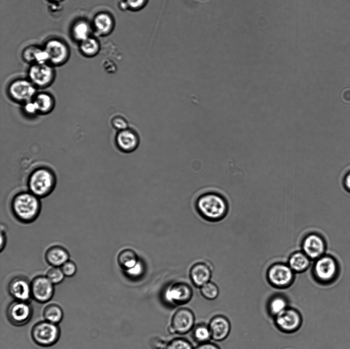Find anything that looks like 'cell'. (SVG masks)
Listing matches in <instances>:
<instances>
[{
	"instance_id": "1",
	"label": "cell",
	"mask_w": 350,
	"mask_h": 349,
	"mask_svg": "<svg viewBox=\"0 0 350 349\" xmlns=\"http://www.w3.org/2000/svg\"><path fill=\"white\" fill-rule=\"evenodd\" d=\"M40 198L29 191L16 194L11 202V209L16 219L23 223L34 222L41 211Z\"/></svg>"
},
{
	"instance_id": "2",
	"label": "cell",
	"mask_w": 350,
	"mask_h": 349,
	"mask_svg": "<svg viewBox=\"0 0 350 349\" xmlns=\"http://www.w3.org/2000/svg\"><path fill=\"white\" fill-rule=\"evenodd\" d=\"M56 184L54 173L46 167L34 169L30 174L27 181L29 191L39 198L48 196L54 189Z\"/></svg>"
},
{
	"instance_id": "3",
	"label": "cell",
	"mask_w": 350,
	"mask_h": 349,
	"mask_svg": "<svg viewBox=\"0 0 350 349\" xmlns=\"http://www.w3.org/2000/svg\"><path fill=\"white\" fill-rule=\"evenodd\" d=\"M200 214L210 221H217L227 213L228 206L225 200L215 193H206L200 195L196 202Z\"/></svg>"
},
{
	"instance_id": "4",
	"label": "cell",
	"mask_w": 350,
	"mask_h": 349,
	"mask_svg": "<svg viewBox=\"0 0 350 349\" xmlns=\"http://www.w3.org/2000/svg\"><path fill=\"white\" fill-rule=\"evenodd\" d=\"M313 273L318 283L329 285L338 279L340 274L339 265L333 256L325 254L316 259Z\"/></svg>"
},
{
	"instance_id": "5",
	"label": "cell",
	"mask_w": 350,
	"mask_h": 349,
	"mask_svg": "<svg viewBox=\"0 0 350 349\" xmlns=\"http://www.w3.org/2000/svg\"><path fill=\"white\" fill-rule=\"evenodd\" d=\"M31 337L38 345L50 346L54 344L60 336V330L56 324L48 321L36 323L31 330Z\"/></svg>"
},
{
	"instance_id": "6",
	"label": "cell",
	"mask_w": 350,
	"mask_h": 349,
	"mask_svg": "<svg viewBox=\"0 0 350 349\" xmlns=\"http://www.w3.org/2000/svg\"><path fill=\"white\" fill-rule=\"evenodd\" d=\"M193 312L188 308H180L173 314L168 328L171 334L184 335L192 331L195 325Z\"/></svg>"
},
{
	"instance_id": "7",
	"label": "cell",
	"mask_w": 350,
	"mask_h": 349,
	"mask_svg": "<svg viewBox=\"0 0 350 349\" xmlns=\"http://www.w3.org/2000/svg\"><path fill=\"white\" fill-rule=\"evenodd\" d=\"M193 289L188 283L177 282L169 286L163 292L164 301L172 306L187 303L192 299Z\"/></svg>"
},
{
	"instance_id": "8",
	"label": "cell",
	"mask_w": 350,
	"mask_h": 349,
	"mask_svg": "<svg viewBox=\"0 0 350 349\" xmlns=\"http://www.w3.org/2000/svg\"><path fill=\"white\" fill-rule=\"evenodd\" d=\"M36 88L29 80L21 79L12 81L8 86V92L13 101L25 104L35 97Z\"/></svg>"
},
{
	"instance_id": "9",
	"label": "cell",
	"mask_w": 350,
	"mask_h": 349,
	"mask_svg": "<svg viewBox=\"0 0 350 349\" xmlns=\"http://www.w3.org/2000/svg\"><path fill=\"white\" fill-rule=\"evenodd\" d=\"M294 273L288 265L278 263L272 265L269 269L267 277L274 287L285 288L292 283L294 278Z\"/></svg>"
},
{
	"instance_id": "10",
	"label": "cell",
	"mask_w": 350,
	"mask_h": 349,
	"mask_svg": "<svg viewBox=\"0 0 350 349\" xmlns=\"http://www.w3.org/2000/svg\"><path fill=\"white\" fill-rule=\"evenodd\" d=\"M6 313L11 324L22 326L29 321L33 312L32 308L28 302L16 300L9 305Z\"/></svg>"
},
{
	"instance_id": "11",
	"label": "cell",
	"mask_w": 350,
	"mask_h": 349,
	"mask_svg": "<svg viewBox=\"0 0 350 349\" xmlns=\"http://www.w3.org/2000/svg\"><path fill=\"white\" fill-rule=\"evenodd\" d=\"M275 322L277 327L282 332L293 333L301 326L302 317L297 310L287 307L275 317Z\"/></svg>"
},
{
	"instance_id": "12",
	"label": "cell",
	"mask_w": 350,
	"mask_h": 349,
	"mask_svg": "<svg viewBox=\"0 0 350 349\" xmlns=\"http://www.w3.org/2000/svg\"><path fill=\"white\" fill-rule=\"evenodd\" d=\"M29 80L38 88H46L50 86L54 79L53 69L46 64L36 63L29 70Z\"/></svg>"
},
{
	"instance_id": "13",
	"label": "cell",
	"mask_w": 350,
	"mask_h": 349,
	"mask_svg": "<svg viewBox=\"0 0 350 349\" xmlns=\"http://www.w3.org/2000/svg\"><path fill=\"white\" fill-rule=\"evenodd\" d=\"M54 284L44 276L35 277L31 283V295L39 302L49 301L54 294Z\"/></svg>"
},
{
	"instance_id": "14",
	"label": "cell",
	"mask_w": 350,
	"mask_h": 349,
	"mask_svg": "<svg viewBox=\"0 0 350 349\" xmlns=\"http://www.w3.org/2000/svg\"><path fill=\"white\" fill-rule=\"evenodd\" d=\"M303 252L311 259H316L325 254L326 243L324 238L317 233H310L303 239Z\"/></svg>"
},
{
	"instance_id": "15",
	"label": "cell",
	"mask_w": 350,
	"mask_h": 349,
	"mask_svg": "<svg viewBox=\"0 0 350 349\" xmlns=\"http://www.w3.org/2000/svg\"><path fill=\"white\" fill-rule=\"evenodd\" d=\"M115 143L120 151L129 153L134 151L138 147L139 137L134 129L128 127L118 131L115 137Z\"/></svg>"
},
{
	"instance_id": "16",
	"label": "cell",
	"mask_w": 350,
	"mask_h": 349,
	"mask_svg": "<svg viewBox=\"0 0 350 349\" xmlns=\"http://www.w3.org/2000/svg\"><path fill=\"white\" fill-rule=\"evenodd\" d=\"M8 291L17 300L28 302L32 296L31 283L22 276L15 277L10 280L8 285Z\"/></svg>"
},
{
	"instance_id": "17",
	"label": "cell",
	"mask_w": 350,
	"mask_h": 349,
	"mask_svg": "<svg viewBox=\"0 0 350 349\" xmlns=\"http://www.w3.org/2000/svg\"><path fill=\"white\" fill-rule=\"evenodd\" d=\"M212 339L215 341H221L229 335L231 323L225 316L218 315L213 316L208 324Z\"/></svg>"
},
{
	"instance_id": "18",
	"label": "cell",
	"mask_w": 350,
	"mask_h": 349,
	"mask_svg": "<svg viewBox=\"0 0 350 349\" xmlns=\"http://www.w3.org/2000/svg\"><path fill=\"white\" fill-rule=\"evenodd\" d=\"M212 271L209 265L205 262L195 263L190 268L189 276L193 285L200 288L210 281Z\"/></svg>"
},
{
	"instance_id": "19",
	"label": "cell",
	"mask_w": 350,
	"mask_h": 349,
	"mask_svg": "<svg viewBox=\"0 0 350 349\" xmlns=\"http://www.w3.org/2000/svg\"><path fill=\"white\" fill-rule=\"evenodd\" d=\"M45 50L48 54L49 61L55 64L65 61L68 55V50L65 45L56 40L48 41Z\"/></svg>"
},
{
	"instance_id": "20",
	"label": "cell",
	"mask_w": 350,
	"mask_h": 349,
	"mask_svg": "<svg viewBox=\"0 0 350 349\" xmlns=\"http://www.w3.org/2000/svg\"><path fill=\"white\" fill-rule=\"evenodd\" d=\"M45 257L47 263L52 267H60L69 260V253L67 249L60 246H53L46 251Z\"/></svg>"
},
{
	"instance_id": "21",
	"label": "cell",
	"mask_w": 350,
	"mask_h": 349,
	"mask_svg": "<svg viewBox=\"0 0 350 349\" xmlns=\"http://www.w3.org/2000/svg\"><path fill=\"white\" fill-rule=\"evenodd\" d=\"M37 113L46 114L50 113L54 108L55 101L50 94L42 92L37 93L32 99Z\"/></svg>"
},
{
	"instance_id": "22",
	"label": "cell",
	"mask_w": 350,
	"mask_h": 349,
	"mask_svg": "<svg viewBox=\"0 0 350 349\" xmlns=\"http://www.w3.org/2000/svg\"><path fill=\"white\" fill-rule=\"evenodd\" d=\"M311 260L303 251H297L290 256L287 265L294 272L299 273L308 268Z\"/></svg>"
},
{
	"instance_id": "23",
	"label": "cell",
	"mask_w": 350,
	"mask_h": 349,
	"mask_svg": "<svg viewBox=\"0 0 350 349\" xmlns=\"http://www.w3.org/2000/svg\"><path fill=\"white\" fill-rule=\"evenodd\" d=\"M117 259L118 265L124 271L133 267L139 261L136 252L130 248L120 251Z\"/></svg>"
},
{
	"instance_id": "24",
	"label": "cell",
	"mask_w": 350,
	"mask_h": 349,
	"mask_svg": "<svg viewBox=\"0 0 350 349\" xmlns=\"http://www.w3.org/2000/svg\"><path fill=\"white\" fill-rule=\"evenodd\" d=\"M191 331L192 339L198 344L208 342L212 339L209 325L204 323L195 325Z\"/></svg>"
},
{
	"instance_id": "25",
	"label": "cell",
	"mask_w": 350,
	"mask_h": 349,
	"mask_svg": "<svg viewBox=\"0 0 350 349\" xmlns=\"http://www.w3.org/2000/svg\"><path fill=\"white\" fill-rule=\"evenodd\" d=\"M62 309L57 304H50L47 306L43 311V316L46 321L57 324L63 318Z\"/></svg>"
},
{
	"instance_id": "26",
	"label": "cell",
	"mask_w": 350,
	"mask_h": 349,
	"mask_svg": "<svg viewBox=\"0 0 350 349\" xmlns=\"http://www.w3.org/2000/svg\"><path fill=\"white\" fill-rule=\"evenodd\" d=\"M24 57L27 61H35L38 64H44L49 60L48 54L45 49L40 50L34 47L29 48L26 50Z\"/></svg>"
},
{
	"instance_id": "27",
	"label": "cell",
	"mask_w": 350,
	"mask_h": 349,
	"mask_svg": "<svg viewBox=\"0 0 350 349\" xmlns=\"http://www.w3.org/2000/svg\"><path fill=\"white\" fill-rule=\"evenodd\" d=\"M94 22L96 30L101 34L110 32L113 26L111 16L106 13H100L97 15Z\"/></svg>"
},
{
	"instance_id": "28",
	"label": "cell",
	"mask_w": 350,
	"mask_h": 349,
	"mask_svg": "<svg viewBox=\"0 0 350 349\" xmlns=\"http://www.w3.org/2000/svg\"><path fill=\"white\" fill-rule=\"evenodd\" d=\"M288 307L286 299L282 295L273 296L269 301L268 309L272 315L275 317Z\"/></svg>"
},
{
	"instance_id": "29",
	"label": "cell",
	"mask_w": 350,
	"mask_h": 349,
	"mask_svg": "<svg viewBox=\"0 0 350 349\" xmlns=\"http://www.w3.org/2000/svg\"><path fill=\"white\" fill-rule=\"evenodd\" d=\"M200 294L203 297L209 300L216 299L219 294V290L216 283L209 281L200 288Z\"/></svg>"
},
{
	"instance_id": "30",
	"label": "cell",
	"mask_w": 350,
	"mask_h": 349,
	"mask_svg": "<svg viewBox=\"0 0 350 349\" xmlns=\"http://www.w3.org/2000/svg\"><path fill=\"white\" fill-rule=\"evenodd\" d=\"M164 349H194L191 342L183 337L175 338L167 342Z\"/></svg>"
},
{
	"instance_id": "31",
	"label": "cell",
	"mask_w": 350,
	"mask_h": 349,
	"mask_svg": "<svg viewBox=\"0 0 350 349\" xmlns=\"http://www.w3.org/2000/svg\"><path fill=\"white\" fill-rule=\"evenodd\" d=\"M73 31L77 39L83 41L89 37L90 28L86 23L79 21L74 26Z\"/></svg>"
},
{
	"instance_id": "32",
	"label": "cell",
	"mask_w": 350,
	"mask_h": 349,
	"mask_svg": "<svg viewBox=\"0 0 350 349\" xmlns=\"http://www.w3.org/2000/svg\"><path fill=\"white\" fill-rule=\"evenodd\" d=\"M80 48L84 53L92 55L97 52L98 43L95 39L88 37L82 41Z\"/></svg>"
},
{
	"instance_id": "33",
	"label": "cell",
	"mask_w": 350,
	"mask_h": 349,
	"mask_svg": "<svg viewBox=\"0 0 350 349\" xmlns=\"http://www.w3.org/2000/svg\"><path fill=\"white\" fill-rule=\"evenodd\" d=\"M46 276L55 285L62 282L65 276L60 267H52L47 271Z\"/></svg>"
},
{
	"instance_id": "34",
	"label": "cell",
	"mask_w": 350,
	"mask_h": 349,
	"mask_svg": "<svg viewBox=\"0 0 350 349\" xmlns=\"http://www.w3.org/2000/svg\"><path fill=\"white\" fill-rule=\"evenodd\" d=\"M60 268L65 276L67 277H72L74 276L77 271L76 264L70 260H68L65 263L60 267Z\"/></svg>"
},
{
	"instance_id": "35",
	"label": "cell",
	"mask_w": 350,
	"mask_h": 349,
	"mask_svg": "<svg viewBox=\"0 0 350 349\" xmlns=\"http://www.w3.org/2000/svg\"><path fill=\"white\" fill-rule=\"evenodd\" d=\"M111 124L114 128L118 131L129 127L127 119L120 115L114 116L111 120Z\"/></svg>"
},
{
	"instance_id": "36",
	"label": "cell",
	"mask_w": 350,
	"mask_h": 349,
	"mask_svg": "<svg viewBox=\"0 0 350 349\" xmlns=\"http://www.w3.org/2000/svg\"><path fill=\"white\" fill-rule=\"evenodd\" d=\"M143 268L142 263L139 260L135 266L125 272L129 277L136 278L142 275L144 271Z\"/></svg>"
},
{
	"instance_id": "37",
	"label": "cell",
	"mask_w": 350,
	"mask_h": 349,
	"mask_svg": "<svg viewBox=\"0 0 350 349\" xmlns=\"http://www.w3.org/2000/svg\"><path fill=\"white\" fill-rule=\"evenodd\" d=\"M147 0H126L127 4L132 9H138L143 7Z\"/></svg>"
},
{
	"instance_id": "38",
	"label": "cell",
	"mask_w": 350,
	"mask_h": 349,
	"mask_svg": "<svg viewBox=\"0 0 350 349\" xmlns=\"http://www.w3.org/2000/svg\"><path fill=\"white\" fill-rule=\"evenodd\" d=\"M194 349H220L216 344L208 341L207 342L198 344Z\"/></svg>"
},
{
	"instance_id": "39",
	"label": "cell",
	"mask_w": 350,
	"mask_h": 349,
	"mask_svg": "<svg viewBox=\"0 0 350 349\" xmlns=\"http://www.w3.org/2000/svg\"><path fill=\"white\" fill-rule=\"evenodd\" d=\"M24 110L26 113L30 115H33L37 113L36 108L32 100L24 104Z\"/></svg>"
},
{
	"instance_id": "40",
	"label": "cell",
	"mask_w": 350,
	"mask_h": 349,
	"mask_svg": "<svg viewBox=\"0 0 350 349\" xmlns=\"http://www.w3.org/2000/svg\"><path fill=\"white\" fill-rule=\"evenodd\" d=\"M343 184L344 189L350 193V171L347 172L345 176L343 181Z\"/></svg>"
},
{
	"instance_id": "41",
	"label": "cell",
	"mask_w": 350,
	"mask_h": 349,
	"mask_svg": "<svg viewBox=\"0 0 350 349\" xmlns=\"http://www.w3.org/2000/svg\"><path fill=\"white\" fill-rule=\"evenodd\" d=\"M6 231L5 229H3L2 228H1V248L0 250L1 251H2L3 249H4L6 242H7V236L6 234Z\"/></svg>"
},
{
	"instance_id": "42",
	"label": "cell",
	"mask_w": 350,
	"mask_h": 349,
	"mask_svg": "<svg viewBox=\"0 0 350 349\" xmlns=\"http://www.w3.org/2000/svg\"><path fill=\"white\" fill-rule=\"evenodd\" d=\"M53 1H59V0H53Z\"/></svg>"
}]
</instances>
